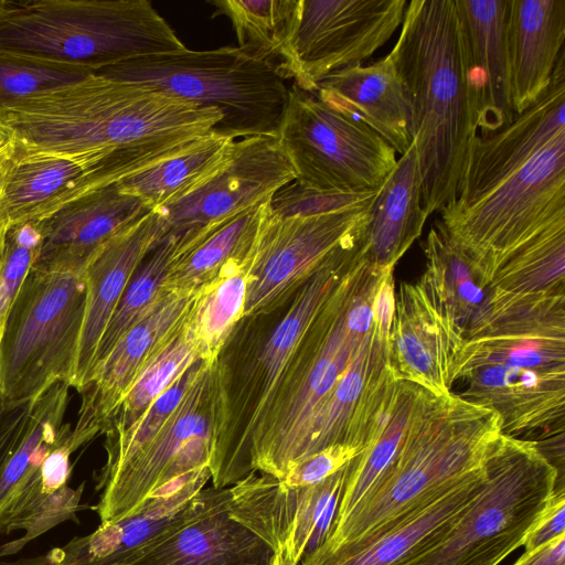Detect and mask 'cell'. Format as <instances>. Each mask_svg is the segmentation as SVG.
I'll return each mask as SVG.
<instances>
[{
	"instance_id": "cell-50",
	"label": "cell",
	"mask_w": 565,
	"mask_h": 565,
	"mask_svg": "<svg viewBox=\"0 0 565 565\" xmlns=\"http://www.w3.org/2000/svg\"><path fill=\"white\" fill-rule=\"evenodd\" d=\"M6 230L7 228H1L0 230V262H1V255H2V248H3Z\"/></svg>"
},
{
	"instance_id": "cell-23",
	"label": "cell",
	"mask_w": 565,
	"mask_h": 565,
	"mask_svg": "<svg viewBox=\"0 0 565 565\" xmlns=\"http://www.w3.org/2000/svg\"><path fill=\"white\" fill-rule=\"evenodd\" d=\"M149 212L117 184L89 192L35 221L41 246L33 268L83 273L104 245Z\"/></svg>"
},
{
	"instance_id": "cell-2",
	"label": "cell",
	"mask_w": 565,
	"mask_h": 565,
	"mask_svg": "<svg viewBox=\"0 0 565 565\" xmlns=\"http://www.w3.org/2000/svg\"><path fill=\"white\" fill-rule=\"evenodd\" d=\"M217 108L98 74L0 109V142L28 152L132 151L169 159L213 131Z\"/></svg>"
},
{
	"instance_id": "cell-6",
	"label": "cell",
	"mask_w": 565,
	"mask_h": 565,
	"mask_svg": "<svg viewBox=\"0 0 565 565\" xmlns=\"http://www.w3.org/2000/svg\"><path fill=\"white\" fill-rule=\"evenodd\" d=\"M499 416L450 392L430 394L371 491L319 545L330 548L387 531L483 466L501 435Z\"/></svg>"
},
{
	"instance_id": "cell-40",
	"label": "cell",
	"mask_w": 565,
	"mask_h": 565,
	"mask_svg": "<svg viewBox=\"0 0 565 565\" xmlns=\"http://www.w3.org/2000/svg\"><path fill=\"white\" fill-rule=\"evenodd\" d=\"M200 359L186 320L174 338L139 373L110 418L105 435L129 428L189 366Z\"/></svg>"
},
{
	"instance_id": "cell-34",
	"label": "cell",
	"mask_w": 565,
	"mask_h": 565,
	"mask_svg": "<svg viewBox=\"0 0 565 565\" xmlns=\"http://www.w3.org/2000/svg\"><path fill=\"white\" fill-rule=\"evenodd\" d=\"M234 138L215 130L183 151L117 183L151 211L172 205L204 185L231 161Z\"/></svg>"
},
{
	"instance_id": "cell-44",
	"label": "cell",
	"mask_w": 565,
	"mask_h": 565,
	"mask_svg": "<svg viewBox=\"0 0 565 565\" xmlns=\"http://www.w3.org/2000/svg\"><path fill=\"white\" fill-rule=\"evenodd\" d=\"M376 191H335L308 188L291 182L270 199V211L278 216H309L365 207L372 204Z\"/></svg>"
},
{
	"instance_id": "cell-45",
	"label": "cell",
	"mask_w": 565,
	"mask_h": 565,
	"mask_svg": "<svg viewBox=\"0 0 565 565\" xmlns=\"http://www.w3.org/2000/svg\"><path fill=\"white\" fill-rule=\"evenodd\" d=\"M359 455L355 448L332 446L299 461L281 477L295 484H318L347 467Z\"/></svg>"
},
{
	"instance_id": "cell-19",
	"label": "cell",
	"mask_w": 565,
	"mask_h": 565,
	"mask_svg": "<svg viewBox=\"0 0 565 565\" xmlns=\"http://www.w3.org/2000/svg\"><path fill=\"white\" fill-rule=\"evenodd\" d=\"M295 180L296 172L275 137L234 140L231 161L224 169L183 200L156 211L162 238L174 237L185 250Z\"/></svg>"
},
{
	"instance_id": "cell-17",
	"label": "cell",
	"mask_w": 565,
	"mask_h": 565,
	"mask_svg": "<svg viewBox=\"0 0 565 565\" xmlns=\"http://www.w3.org/2000/svg\"><path fill=\"white\" fill-rule=\"evenodd\" d=\"M371 205L278 216L269 204L247 269L243 316L267 312L290 297L332 252L367 224Z\"/></svg>"
},
{
	"instance_id": "cell-21",
	"label": "cell",
	"mask_w": 565,
	"mask_h": 565,
	"mask_svg": "<svg viewBox=\"0 0 565 565\" xmlns=\"http://www.w3.org/2000/svg\"><path fill=\"white\" fill-rule=\"evenodd\" d=\"M196 296L167 292L96 366L78 392L82 397L72 441L78 450L100 434L139 373L186 322Z\"/></svg>"
},
{
	"instance_id": "cell-46",
	"label": "cell",
	"mask_w": 565,
	"mask_h": 565,
	"mask_svg": "<svg viewBox=\"0 0 565 565\" xmlns=\"http://www.w3.org/2000/svg\"><path fill=\"white\" fill-rule=\"evenodd\" d=\"M565 534V490L558 487L545 509L527 532L524 540L525 552L543 546Z\"/></svg>"
},
{
	"instance_id": "cell-39",
	"label": "cell",
	"mask_w": 565,
	"mask_h": 565,
	"mask_svg": "<svg viewBox=\"0 0 565 565\" xmlns=\"http://www.w3.org/2000/svg\"><path fill=\"white\" fill-rule=\"evenodd\" d=\"M178 252L177 239L166 236L139 264L102 337L95 356L94 371L117 342L167 294L163 290L164 280Z\"/></svg>"
},
{
	"instance_id": "cell-4",
	"label": "cell",
	"mask_w": 565,
	"mask_h": 565,
	"mask_svg": "<svg viewBox=\"0 0 565 565\" xmlns=\"http://www.w3.org/2000/svg\"><path fill=\"white\" fill-rule=\"evenodd\" d=\"M365 245V227L343 243L285 301L243 316L213 364L212 486L230 488L249 475L253 440L305 331Z\"/></svg>"
},
{
	"instance_id": "cell-47",
	"label": "cell",
	"mask_w": 565,
	"mask_h": 565,
	"mask_svg": "<svg viewBox=\"0 0 565 565\" xmlns=\"http://www.w3.org/2000/svg\"><path fill=\"white\" fill-rule=\"evenodd\" d=\"M33 401L12 403L0 395V472L24 434Z\"/></svg>"
},
{
	"instance_id": "cell-14",
	"label": "cell",
	"mask_w": 565,
	"mask_h": 565,
	"mask_svg": "<svg viewBox=\"0 0 565 565\" xmlns=\"http://www.w3.org/2000/svg\"><path fill=\"white\" fill-rule=\"evenodd\" d=\"M213 362L206 364L153 439L108 476L97 478L100 523L124 518L158 489L209 467L214 426Z\"/></svg>"
},
{
	"instance_id": "cell-15",
	"label": "cell",
	"mask_w": 565,
	"mask_h": 565,
	"mask_svg": "<svg viewBox=\"0 0 565 565\" xmlns=\"http://www.w3.org/2000/svg\"><path fill=\"white\" fill-rule=\"evenodd\" d=\"M4 145L0 230L39 221L89 192L166 160L132 151L28 152Z\"/></svg>"
},
{
	"instance_id": "cell-28",
	"label": "cell",
	"mask_w": 565,
	"mask_h": 565,
	"mask_svg": "<svg viewBox=\"0 0 565 565\" xmlns=\"http://www.w3.org/2000/svg\"><path fill=\"white\" fill-rule=\"evenodd\" d=\"M477 130L497 132L514 114L505 39L508 0H456Z\"/></svg>"
},
{
	"instance_id": "cell-9",
	"label": "cell",
	"mask_w": 565,
	"mask_h": 565,
	"mask_svg": "<svg viewBox=\"0 0 565 565\" xmlns=\"http://www.w3.org/2000/svg\"><path fill=\"white\" fill-rule=\"evenodd\" d=\"M478 497L428 550L405 565H498L523 545L563 471L537 444L501 434L486 460Z\"/></svg>"
},
{
	"instance_id": "cell-41",
	"label": "cell",
	"mask_w": 565,
	"mask_h": 565,
	"mask_svg": "<svg viewBox=\"0 0 565 565\" xmlns=\"http://www.w3.org/2000/svg\"><path fill=\"white\" fill-rule=\"evenodd\" d=\"M205 360H198L189 366L129 428L106 434V462L98 478L108 476L145 448L161 430L178 408L190 387L204 370Z\"/></svg>"
},
{
	"instance_id": "cell-52",
	"label": "cell",
	"mask_w": 565,
	"mask_h": 565,
	"mask_svg": "<svg viewBox=\"0 0 565 565\" xmlns=\"http://www.w3.org/2000/svg\"><path fill=\"white\" fill-rule=\"evenodd\" d=\"M1 334H2V331H0V341H1Z\"/></svg>"
},
{
	"instance_id": "cell-13",
	"label": "cell",
	"mask_w": 565,
	"mask_h": 565,
	"mask_svg": "<svg viewBox=\"0 0 565 565\" xmlns=\"http://www.w3.org/2000/svg\"><path fill=\"white\" fill-rule=\"evenodd\" d=\"M276 140L300 185L376 191L393 171L395 149L363 122L292 84Z\"/></svg>"
},
{
	"instance_id": "cell-42",
	"label": "cell",
	"mask_w": 565,
	"mask_h": 565,
	"mask_svg": "<svg viewBox=\"0 0 565 565\" xmlns=\"http://www.w3.org/2000/svg\"><path fill=\"white\" fill-rule=\"evenodd\" d=\"M92 71L0 52V109L42 92L82 81Z\"/></svg>"
},
{
	"instance_id": "cell-8",
	"label": "cell",
	"mask_w": 565,
	"mask_h": 565,
	"mask_svg": "<svg viewBox=\"0 0 565 565\" xmlns=\"http://www.w3.org/2000/svg\"><path fill=\"white\" fill-rule=\"evenodd\" d=\"M95 74L147 85L202 108H217L214 129L235 140L276 137L289 88L277 65L237 46L142 55L106 66Z\"/></svg>"
},
{
	"instance_id": "cell-31",
	"label": "cell",
	"mask_w": 565,
	"mask_h": 565,
	"mask_svg": "<svg viewBox=\"0 0 565 565\" xmlns=\"http://www.w3.org/2000/svg\"><path fill=\"white\" fill-rule=\"evenodd\" d=\"M424 252L426 271L419 280L455 337L463 343L491 316L493 289L489 278L436 226L427 235Z\"/></svg>"
},
{
	"instance_id": "cell-49",
	"label": "cell",
	"mask_w": 565,
	"mask_h": 565,
	"mask_svg": "<svg viewBox=\"0 0 565 565\" xmlns=\"http://www.w3.org/2000/svg\"><path fill=\"white\" fill-rule=\"evenodd\" d=\"M0 565H45V555L1 562Z\"/></svg>"
},
{
	"instance_id": "cell-43",
	"label": "cell",
	"mask_w": 565,
	"mask_h": 565,
	"mask_svg": "<svg viewBox=\"0 0 565 565\" xmlns=\"http://www.w3.org/2000/svg\"><path fill=\"white\" fill-rule=\"evenodd\" d=\"M40 246L41 234L35 222L20 223L6 230L0 262V331L38 258Z\"/></svg>"
},
{
	"instance_id": "cell-3",
	"label": "cell",
	"mask_w": 565,
	"mask_h": 565,
	"mask_svg": "<svg viewBox=\"0 0 565 565\" xmlns=\"http://www.w3.org/2000/svg\"><path fill=\"white\" fill-rule=\"evenodd\" d=\"M460 398L494 412L501 433L564 437L565 292L493 289L488 322L465 340L454 369Z\"/></svg>"
},
{
	"instance_id": "cell-10",
	"label": "cell",
	"mask_w": 565,
	"mask_h": 565,
	"mask_svg": "<svg viewBox=\"0 0 565 565\" xmlns=\"http://www.w3.org/2000/svg\"><path fill=\"white\" fill-rule=\"evenodd\" d=\"M70 387L58 381L33 401L24 434L0 472V533L23 531L18 540L0 545V557L17 554L61 523L78 520L84 486L68 484L77 449L70 425L63 423Z\"/></svg>"
},
{
	"instance_id": "cell-11",
	"label": "cell",
	"mask_w": 565,
	"mask_h": 565,
	"mask_svg": "<svg viewBox=\"0 0 565 565\" xmlns=\"http://www.w3.org/2000/svg\"><path fill=\"white\" fill-rule=\"evenodd\" d=\"M85 274L29 271L0 341V395L35 399L58 381L71 386L86 307Z\"/></svg>"
},
{
	"instance_id": "cell-5",
	"label": "cell",
	"mask_w": 565,
	"mask_h": 565,
	"mask_svg": "<svg viewBox=\"0 0 565 565\" xmlns=\"http://www.w3.org/2000/svg\"><path fill=\"white\" fill-rule=\"evenodd\" d=\"M388 53L411 111L429 216L460 193L477 134L456 0H412Z\"/></svg>"
},
{
	"instance_id": "cell-18",
	"label": "cell",
	"mask_w": 565,
	"mask_h": 565,
	"mask_svg": "<svg viewBox=\"0 0 565 565\" xmlns=\"http://www.w3.org/2000/svg\"><path fill=\"white\" fill-rule=\"evenodd\" d=\"M345 468L313 486L254 471L230 487V514L273 551V565H299L324 540Z\"/></svg>"
},
{
	"instance_id": "cell-38",
	"label": "cell",
	"mask_w": 565,
	"mask_h": 565,
	"mask_svg": "<svg viewBox=\"0 0 565 565\" xmlns=\"http://www.w3.org/2000/svg\"><path fill=\"white\" fill-rule=\"evenodd\" d=\"M250 259L228 265L195 298L188 327L202 360L214 361L234 326L243 317Z\"/></svg>"
},
{
	"instance_id": "cell-12",
	"label": "cell",
	"mask_w": 565,
	"mask_h": 565,
	"mask_svg": "<svg viewBox=\"0 0 565 565\" xmlns=\"http://www.w3.org/2000/svg\"><path fill=\"white\" fill-rule=\"evenodd\" d=\"M435 224L489 278L516 247L565 218V131L524 167L463 205L448 204Z\"/></svg>"
},
{
	"instance_id": "cell-30",
	"label": "cell",
	"mask_w": 565,
	"mask_h": 565,
	"mask_svg": "<svg viewBox=\"0 0 565 565\" xmlns=\"http://www.w3.org/2000/svg\"><path fill=\"white\" fill-rule=\"evenodd\" d=\"M315 94L333 110L370 127L401 156L412 145L409 107L388 54L367 66L330 73Z\"/></svg>"
},
{
	"instance_id": "cell-35",
	"label": "cell",
	"mask_w": 565,
	"mask_h": 565,
	"mask_svg": "<svg viewBox=\"0 0 565 565\" xmlns=\"http://www.w3.org/2000/svg\"><path fill=\"white\" fill-rule=\"evenodd\" d=\"M430 394L415 383L397 381L375 437L345 468V479L331 525L342 522L371 491L397 454Z\"/></svg>"
},
{
	"instance_id": "cell-29",
	"label": "cell",
	"mask_w": 565,
	"mask_h": 565,
	"mask_svg": "<svg viewBox=\"0 0 565 565\" xmlns=\"http://www.w3.org/2000/svg\"><path fill=\"white\" fill-rule=\"evenodd\" d=\"M505 39L518 116L547 90L564 53L565 0H508Z\"/></svg>"
},
{
	"instance_id": "cell-16",
	"label": "cell",
	"mask_w": 565,
	"mask_h": 565,
	"mask_svg": "<svg viewBox=\"0 0 565 565\" xmlns=\"http://www.w3.org/2000/svg\"><path fill=\"white\" fill-rule=\"evenodd\" d=\"M405 0H298L288 54L279 71L315 93L330 73L361 64L402 24Z\"/></svg>"
},
{
	"instance_id": "cell-37",
	"label": "cell",
	"mask_w": 565,
	"mask_h": 565,
	"mask_svg": "<svg viewBox=\"0 0 565 565\" xmlns=\"http://www.w3.org/2000/svg\"><path fill=\"white\" fill-rule=\"evenodd\" d=\"M212 17L231 21L244 52L270 62H285L292 35L298 0H213Z\"/></svg>"
},
{
	"instance_id": "cell-26",
	"label": "cell",
	"mask_w": 565,
	"mask_h": 565,
	"mask_svg": "<svg viewBox=\"0 0 565 565\" xmlns=\"http://www.w3.org/2000/svg\"><path fill=\"white\" fill-rule=\"evenodd\" d=\"M487 479L484 461L482 467L387 531L335 547L318 546L299 565H405L449 530L482 491Z\"/></svg>"
},
{
	"instance_id": "cell-20",
	"label": "cell",
	"mask_w": 565,
	"mask_h": 565,
	"mask_svg": "<svg viewBox=\"0 0 565 565\" xmlns=\"http://www.w3.org/2000/svg\"><path fill=\"white\" fill-rule=\"evenodd\" d=\"M230 489L203 488L125 565H273L274 553L230 514Z\"/></svg>"
},
{
	"instance_id": "cell-53",
	"label": "cell",
	"mask_w": 565,
	"mask_h": 565,
	"mask_svg": "<svg viewBox=\"0 0 565 565\" xmlns=\"http://www.w3.org/2000/svg\"><path fill=\"white\" fill-rule=\"evenodd\" d=\"M44 555H45V554H44ZM45 565H49V564L46 563V559H45Z\"/></svg>"
},
{
	"instance_id": "cell-36",
	"label": "cell",
	"mask_w": 565,
	"mask_h": 565,
	"mask_svg": "<svg viewBox=\"0 0 565 565\" xmlns=\"http://www.w3.org/2000/svg\"><path fill=\"white\" fill-rule=\"evenodd\" d=\"M490 284L513 296L565 292V218L511 252L494 269Z\"/></svg>"
},
{
	"instance_id": "cell-7",
	"label": "cell",
	"mask_w": 565,
	"mask_h": 565,
	"mask_svg": "<svg viewBox=\"0 0 565 565\" xmlns=\"http://www.w3.org/2000/svg\"><path fill=\"white\" fill-rule=\"evenodd\" d=\"M185 45L148 0H0V52L97 71Z\"/></svg>"
},
{
	"instance_id": "cell-24",
	"label": "cell",
	"mask_w": 565,
	"mask_h": 565,
	"mask_svg": "<svg viewBox=\"0 0 565 565\" xmlns=\"http://www.w3.org/2000/svg\"><path fill=\"white\" fill-rule=\"evenodd\" d=\"M462 345L422 281L401 282L395 291L390 331L395 380L415 383L436 396L449 394Z\"/></svg>"
},
{
	"instance_id": "cell-27",
	"label": "cell",
	"mask_w": 565,
	"mask_h": 565,
	"mask_svg": "<svg viewBox=\"0 0 565 565\" xmlns=\"http://www.w3.org/2000/svg\"><path fill=\"white\" fill-rule=\"evenodd\" d=\"M161 239L159 214L151 211L111 238L86 266L85 317L71 381V387L77 392L92 377L99 342L126 286L139 264Z\"/></svg>"
},
{
	"instance_id": "cell-51",
	"label": "cell",
	"mask_w": 565,
	"mask_h": 565,
	"mask_svg": "<svg viewBox=\"0 0 565 565\" xmlns=\"http://www.w3.org/2000/svg\"><path fill=\"white\" fill-rule=\"evenodd\" d=\"M4 151H6V145L3 142H0V170H1V163H2V158H3Z\"/></svg>"
},
{
	"instance_id": "cell-1",
	"label": "cell",
	"mask_w": 565,
	"mask_h": 565,
	"mask_svg": "<svg viewBox=\"0 0 565 565\" xmlns=\"http://www.w3.org/2000/svg\"><path fill=\"white\" fill-rule=\"evenodd\" d=\"M366 245L320 308L253 440L248 471L284 476L332 446L360 454L375 437L397 381L391 364L394 269Z\"/></svg>"
},
{
	"instance_id": "cell-48",
	"label": "cell",
	"mask_w": 565,
	"mask_h": 565,
	"mask_svg": "<svg viewBox=\"0 0 565 565\" xmlns=\"http://www.w3.org/2000/svg\"><path fill=\"white\" fill-rule=\"evenodd\" d=\"M513 565H565V534L524 554Z\"/></svg>"
},
{
	"instance_id": "cell-33",
	"label": "cell",
	"mask_w": 565,
	"mask_h": 565,
	"mask_svg": "<svg viewBox=\"0 0 565 565\" xmlns=\"http://www.w3.org/2000/svg\"><path fill=\"white\" fill-rule=\"evenodd\" d=\"M270 199L226 221L184 252H178L163 290L198 296L228 265L250 259Z\"/></svg>"
},
{
	"instance_id": "cell-32",
	"label": "cell",
	"mask_w": 565,
	"mask_h": 565,
	"mask_svg": "<svg viewBox=\"0 0 565 565\" xmlns=\"http://www.w3.org/2000/svg\"><path fill=\"white\" fill-rule=\"evenodd\" d=\"M427 217L418 157L412 142L371 205L365 231L367 260L380 269H394L422 235Z\"/></svg>"
},
{
	"instance_id": "cell-22",
	"label": "cell",
	"mask_w": 565,
	"mask_h": 565,
	"mask_svg": "<svg viewBox=\"0 0 565 565\" xmlns=\"http://www.w3.org/2000/svg\"><path fill=\"white\" fill-rule=\"evenodd\" d=\"M565 62L558 58L552 82L541 98L497 132L471 143L459 196L463 205L486 194L524 167L558 134L565 131Z\"/></svg>"
},
{
	"instance_id": "cell-25",
	"label": "cell",
	"mask_w": 565,
	"mask_h": 565,
	"mask_svg": "<svg viewBox=\"0 0 565 565\" xmlns=\"http://www.w3.org/2000/svg\"><path fill=\"white\" fill-rule=\"evenodd\" d=\"M211 479L209 467L196 469L158 489L135 511L100 523L45 554L49 565H125L145 544L169 527Z\"/></svg>"
}]
</instances>
